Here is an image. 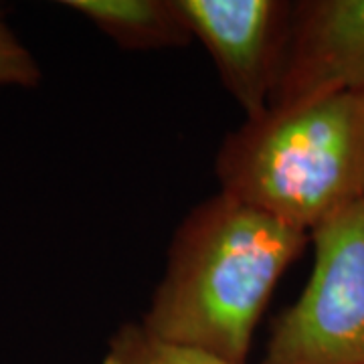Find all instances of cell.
I'll return each mask as SVG.
<instances>
[{"label": "cell", "mask_w": 364, "mask_h": 364, "mask_svg": "<svg viewBox=\"0 0 364 364\" xmlns=\"http://www.w3.org/2000/svg\"><path fill=\"white\" fill-rule=\"evenodd\" d=\"M310 233L217 193L176 229L140 324L158 338L247 363L255 328Z\"/></svg>", "instance_id": "cell-1"}, {"label": "cell", "mask_w": 364, "mask_h": 364, "mask_svg": "<svg viewBox=\"0 0 364 364\" xmlns=\"http://www.w3.org/2000/svg\"><path fill=\"white\" fill-rule=\"evenodd\" d=\"M215 174L221 193L312 233L364 196V93L245 119Z\"/></svg>", "instance_id": "cell-2"}, {"label": "cell", "mask_w": 364, "mask_h": 364, "mask_svg": "<svg viewBox=\"0 0 364 364\" xmlns=\"http://www.w3.org/2000/svg\"><path fill=\"white\" fill-rule=\"evenodd\" d=\"M314 267L261 364H364V196L312 233Z\"/></svg>", "instance_id": "cell-3"}, {"label": "cell", "mask_w": 364, "mask_h": 364, "mask_svg": "<svg viewBox=\"0 0 364 364\" xmlns=\"http://www.w3.org/2000/svg\"><path fill=\"white\" fill-rule=\"evenodd\" d=\"M245 119L267 112L286 49L291 4L282 0H176Z\"/></svg>", "instance_id": "cell-4"}, {"label": "cell", "mask_w": 364, "mask_h": 364, "mask_svg": "<svg viewBox=\"0 0 364 364\" xmlns=\"http://www.w3.org/2000/svg\"><path fill=\"white\" fill-rule=\"evenodd\" d=\"M346 93H364V0L291 4L267 109H296Z\"/></svg>", "instance_id": "cell-5"}, {"label": "cell", "mask_w": 364, "mask_h": 364, "mask_svg": "<svg viewBox=\"0 0 364 364\" xmlns=\"http://www.w3.org/2000/svg\"><path fill=\"white\" fill-rule=\"evenodd\" d=\"M63 6L126 51L176 49L195 41L176 0H65Z\"/></svg>", "instance_id": "cell-6"}, {"label": "cell", "mask_w": 364, "mask_h": 364, "mask_svg": "<svg viewBox=\"0 0 364 364\" xmlns=\"http://www.w3.org/2000/svg\"><path fill=\"white\" fill-rule=\"evenodd\" d=\"M102 364H233L213 352L158 338L142 324H126L112 336Z\"/></svg>", "instance_id": "cell-7"}, {"label": "cell", "mask_w": 364, "mask_h": 364, "mask_svg": "<svg viewBox=\"0 0 364 364\" xmlns=\"http://www.w3.org/2000/svg\"><path fill=\"white\" fill-rule=\"evenodd\" d=\"M43 79L37 57L14 33L0 6V87L35 90Z\"/></svg>", "instance_id": "cell-8"}]
</instances>
